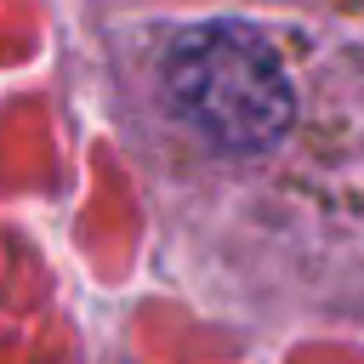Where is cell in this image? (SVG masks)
I'll return each instance as SVG.
<instances>
[{
	"instance_id": "cell-1",
	"label": "cell",
	"mask_w": 364,
	"mask_h": 364,
	"mask_svg": "<svg viewBox=\"0 0 364 364\" xmlns=\"http://www.w3.org/2000/svg\"><path fill=\"white\" fill-rule=\"evenodd\" d=\"M165 102L222 154H267L296 119L279 51L245 23H193L159 57Z\"/></svg>"
}]
</instances>
